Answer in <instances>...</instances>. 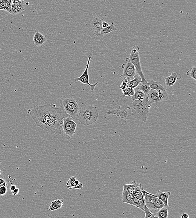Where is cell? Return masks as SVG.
I'll return each instance as SVG.
<instances>
[{"instance_id": "7402d4cb", "label": "cell", "mask_w": 196, "mask_h": 218, "mask_svg": "<svg viewBox=\"0 0 196 218\" xmlns=\"http://www.w3.org/2000/svg\"><path fill=\"white\" fill-rule=\"evenodd\" d=\"M136 88L140 90L147 95H148L151 89V88L150 87L148 82L146 80L145 81H141Z\"/></svg>"}, {"instance_id": "e575fe53", "label": "cell", "mask_w": 196, "mask_h": 218, "mask_svg": "<svg viewBox=\"0 0 196 218\" xmlns=\"http://www.w3.org/2000/svg\"><path fill=\"white\" fill-rule=\"evenodd\" d=\"M129 79L127 77L124 78V79L123 80V81H122L121 83V85H120V87H119L120 89H121L122 90L124 89L125 88H126V86L127 84L129 83Z\"/></svg>"}, {"instance_id": "7a4b0ae2", "label": "cell", "mask_w": 196, "mask_h": 218, "mask_svg": "<svg viewBox=\"0 0 196 218\" xmlns=\"http://www.w3.org/2000/svg\"><path fill=\"white\" fill-rule=\"evenodd\" d=\"M152 104L151 101L148 100V95L143 99L132 101L131 105V115H133L137 120L146 123L149 109Z\"/></svg>"}, {"instance_id": "52a82bcc", "label": "cell", "mask_w": 196, "mask_h": 218, "mask_svg": "<svg viewBox=\"0 0 196 218\" xmlns=\"http://www.w3.org/2000/svg\"><path fill=\"white\" fill-rule=\"evenodd\" d=\"M107 114L108 115H116V117H119L126 121L129 120L131 114V106L122 104L116 109L108 110Z\"/></svg>"}, {"instance_id": "836d02e7", "label": "cell", "mask_w": 196, "mask_h": 218, "mask_svg": "<svg viewBox=\"0 0 196 218\" xmlns=\"http://www.w3.org/2000/svg\"><path fill=\"white\" fill-rule=\"evenodd\" d=\"M187 75L188 76L190 77L195 80H196V68L195 66H192L188 70L187 72Z\"/></svg>"}, {"instance_id": "d6986e66", "label": "cell", "mask_w": 196, "mask_h": 218, "mask_svg": "<svg viewBox=\"0 0 196 218\" xmlns=\"http://www.w3.org/2000/svg\"><path fill=\"white\" fill-rule=\"evenodd\" d=\"M148 100L150 101L152 104L159 101L158 91L156 90L151 89L148 94Z\"/></svg>"}, {"instance_id": "484cf974", "label": "cell", "mask_w": 196, "mask_h": 218, "mask_svg": "<svg viewBox=\"0 0 196 218\" xmlns=\"http://www.w3.org/2000/svg\"><path fill=\"white\" fill-rule=\"evenodd\" d=\"M143 188L141 184V183H137L135 189L134 194L138 197L139 199L141 200L142 201H144V196L143 192Z\"/></svg>"}, {"instance_id": "5b68a950", "label": "cell", "mask_w": 196, "mask_h": 218, "mask_svg": "<svg viewBox=\"0 0 196 218\" xmlns=\"http://www.w3.org/2000/svg\"><path fill=\"white\" fill-rule=\"evenodd\" d=\"M62 106L65 111L74 120L77 119L78 115L80 110L79 104L72 97H65L62 99Z\"/></svg>"}, {"instance_id": "9a60e30c", "label": "cell", "mask_w": 196, "mask_h": 218, "mask_svg": "<svg viewBox=\"0 0 196 218\" xmlns=\"http://www.w3.org/2000/svg\"><path fill=\"white\" fill-rule=\"evenodd\" d=\"M182 76L180 74L172 72L171 76L164 78L166 86L170 87L174 85L177 80H180Z\"/></svg>"}, {"instance_id": "9c48e42d", "label": "cell", "mask_w": 196, "mask_h": 218, "mask_svg": "<svg viewBox=\"0 0 196 218\" xmlns=\"http://www.w3.org/2000/svg\"><path fill=\"white\" fill-rule=\"evenodd\" d=\"M92 55H89L88 57V60H87V63L86 65L85 69L83 73L79 77L76 78L74 79L75 82H80L81 83L84 84L88 85L90 87V91L91 92H94V89L95 86L97 85L98 82H96L94 84H91L89 83V74L88 69L89 66V63H90V60L92 59Z\"/></svg>"}, {"instance_id": "3957f363", "label": "cell", "mask_w": 196, "mask_h": 218, "mask_svg": "<svg viewBox=\"0 0 196 218\" xmlns=\"http://www.w3.org/2000/svg\"><path fill=\"white\" fill-rule=\"evenodd\" d=\"M98 115L99 111L96 106L86 105L80 110L77 119L82 125L87 126L95 123L98 119Z\"/></svg>"}, {"instance_id": "5bb4252c", "label": "cell", "mask_w": 196, "mask_h": 218, "mask_svg": "<svg viewBox=\"0 0 196 218\" xmlns=\"http://www.w3.org/2000/svg\"><path fill=\"white\" fill-rule=\"evenodd\" d=\"M33 42L34 45L38 47H43L47 42L44 35L39 31L36 32L33 36Z\"/></svg>"}, {"instance_id": "ac0fdd59", "label": "cell", "mask_w": 196, "mask_h": 218, "mask_svg": "<svg viewBox=\"0 0 196 218\" xmlns=\"http://www.w3.org/2000/svg\"><path fill=\"white\" fill-rule=\"evenodd\" d=\"M63 201L61 199H56L51 202V205L48 210L51 211H55V210L61 209L63 206Z\"/></svg>"}, {"instance_id": "7bdbcfd3", "label": "cell", "mask_w": 196, "mask_h": 218, "mask_svg": "<svg viewBox=\"0 0 196 218\" xmlns=\"http://www.w3.org/2000/svg\"><path fill=\"white\" fill-rule=\"evenodd\" d=\"M5 0H0V3H3L4 1Z\"/></svg>"}, {"instance_id": "603a6c76", "label": "cell", "mask_w": 196, "mask_h": 218, "mask_svg": "<svg viewBox=\"0 0 196 218\" xmlns=\"http://www.w3.org/2000/svg\"><path fill=\"white\" fill-rule=\"evenodd\" d=\"M123 96H132L134 93V89L133 86L129 83L127 84L124 89L122 90Z\"/></svg>"}, {"instance_id": "4316f807", "label": "cell", "mask_w": 196, "mask_h": 218, "mask_svg": "<svg viewBox=\"0 0 196 218\" xmlns=\"http://www.w3.org/2000/svg\"><path fill=\"white\" fill-rule=\"evenodd\" d=\"M137 183L136 181H134L131 182V184H123V187H124L123 189L126 190L129 193L134 194L135 189Z\"/></svg>"}, {"instance_id": "44dd1931", "label": "cell", "mask_w": 196, "mask_h": 218, "mask_svg": "<svg viewBox=\"0 0 196 218\" xmlns=\"http://www.w3.org/2000/svg\"><path fill=\"white\" fill-rule=\"evenodd\" d=\"M134 89V95L131 96V99L133 101L143 99L148 95L137 88H135Z\"/></svg>"}, {"instance_id": "f1b7e54d", "label": "cell", "mask_w": 196, "mask_h": 218, "mask_svg": "<svg viewBox=\"0 0 196 218\" xmlns=\"http://www.w3.org/2000/svg\"><path fill=\"white\" fill-rule=\"evenodd\" d=\"M118 30V29L114 26L113 23L112 22L110 25L108 26L106 28H102L100 33V35H104L113 32V31H116Z\"/></svg>"}, {"instance_id": "1f68e13d", "label": "cell", "mask_w": 196, "mask_h": 218, "mask_svg": "<svg viewBox=\"0 0 196 218\" xmlns=\"http://www.w3.org/2000/svg\"><path fill=\"white\" fill-rule=\"evenodd\" d=\"M144 212H145V218H156L154 214L152 212V211L148 209L145 204L144 206Z\"/></svg>"}, {"instance_id": "cb8c5ba5", "label": "cell", "mask_w": 196, "mask_h": 218, "mask_svg": "<svg viewBox=\"0 0 196 218\" xmlns=\"http://www.w3.org/2000/svg\"><path fill=\"white\" fill-rule=\"evenodd\" d=\"M144 201H142L137 197L134 194L133 198V206L140 209L142 211H144Z\"/></svg>"}, {"instance_id": "4fadbf2b", "label": "cell", "mask_w": 196, "mask_h": 218, "mask_svg": "<svg viewBox=\"0 0 196 218\" xmlns=\"http://www.w3.org/2000/svg\"><path fill=\"white\" fill-rule=\"evenodd\" d=\"M24 10V1L13 0V3L9 12L10 13L13 14H18Z\"/></svg>"}, {"instance_id": "f546056e", "label": "cell", "mask_w": 196, "mask_h": 218, "mask_svg": "<svg viewBox=\"0 0 196 218\" xmlns=\"http://www.w3.org/2000/svg\"><path fill=\"white\" fill-rule=\"evenodd\" d=\"M77 179L76 177L72 176L68 181L66 182V185L67 188L69 189L70 190H71L73 188H74L75 186V181Z\"/></svg>"}, {"instance_id": "d4e9b609", "label": "cell", "mask_w": 196, "mask_h": 218, "mask_svg": "<svg viewBox=\"0 0 196 218\" xmlns=\"http://www.w3.org/2000/svg\"><path fill=\"white\" fill-rule=\"evenodd\" d=\"M156 218H167L168 217V210L166 207H163L162 209L158 210L155 214Z\"/></svg>"}, {"instance_id": "d590c367", "label": "cell", "mask_w": 196, "mask_h": 218, "mask_svg": "<svg viewBox=\"0 0 196 218\" xmlns=\"http://www.w3.org/2000/svg\"><path fill=\"white\" fill-rule=\"evenodd\" d=\"M7 193V187H0V195L5 196Z\"/></svg>"}, {"instance_id": "f6af8a7d", "label": "cell", "mask_w": 196, "mask_h": 218, "mask_svg": "<svg viewBox=\"0 0 196 218\" xmlns=\"http://www.w3.org/2000/svg\"><path fill=\"white\" fill-rule=\"evenodd\" d=\"M19 1H24V0H19Z\"/></svg>"}, {"instance_id": "30bf717a", "label": "cell", "mask_w": 196, "mask_h": 218, "mask_svg": "<svg viewBox=\"0 0 196 218\" xmlns=\"http://www.w3.org/2000/svg\"><path fill=\"white\" fill-rule=\"evenodd\" d=\"M126 63L122 65L123 72L121 76V78H124L127 77L129 80L133 79L136 73L135 68L133 64L130 61L129 58H126Z\"/></svg>"}, {"instance_id": "83f0119b", "label": "cell", "mask_w": 196, "mask_h": 218, "mask_svg": "<svg viewBox=\"0 0 196 218\" xmlns=\"http://www.w3.org/2000/svg\"><path fill=\"white\" fill-rule=\"evenodd\" d=\"M142 81V79L137 73H136L134 78L132 80H129V83L133 86L134 89L137 87L139 84Z\"/></svg>"}, {"instance_id": "ba28073f", "label": "cell", "mask_w": 196, "mask_h": 218, "mask_svg": "<svg viewBox=\"0 0 196 218\" xmlns=\"http://www.w3.org/2000/svg\"><path fill=\"white\" fill-rule=\"evenodd\" d=\"M62 121L63 130L69 139L75 134L77 125L70 117H65Z\"/></svg>"}, {"instance_id": "60d3db41", "label": "cell", "mask_w": 196, "mask_h": 218, "mask_svg": "<svg viewBox=\"0 0 196 218\" xmlns=\"http://www.w3.org/2000/svg\"><path fill=\"white\" fill-rule=\"evenodd\" d=\"M16 186L15 185H14V184H13V185H12L11 186L10 190L12 191H13V190H14V189H16Z\"/></svg>"}, {"instance_id": "4dcf8cb0", "label": "cell", "mask_w": 196, "mask_h": 218, "mask_svg": "<svg viewBox=\"0 0 196 218\" xmlns=\"http://www.w3.org/2000/svg\"><path fill=\"white\" fill-rule=\"evenodd\" d=\"M159 101H164L168 98V94L166 90H158Z\"/></svg>"}, {"instance_id": "ab89813d", "label": "cell", "mask_w": 196, "mask_h": 218, "mask_svg": "<svg viewBox=\"0 0 196 218\" xmlns=\"http://www.w3.org/2000/svg\"><path fill=\"white\" fill-rule=\"evenodd\" d=\"M8 186V183L7 182H6V181H5V182H3L2 184H1V185H0V187H7Z\"/></svg>"}, {"instance_id": "ffe728a7", "label": "cell", "mask_w": 196, "mask_h": 218, "mask_svg": "<svg viewBox=\"0 0 196 218\" xmlns=\"http://www.w3.org/2000/svg\"><path fill=\"white\" fill-rule=\"evenodd\" d=\"M150 87L151 89L156 90H166V89L164 86L161 85L160 82L155 81L152 80H150L148 82Z\"/></svg>"}, {"instance_id": "ee69618b", "label": "cell", "mask_w": 196, "mask_h": 218, "mask_svg": "<svg viewBox=\"0 0 196 218\" xmlns=\"http://www.w3.org/2000/svg\"><path fill=\"white\" fill-rule=\"evenodd\" d=\"M1 173H2L1 171L0 170V175H1Z\"/></svg>"}, {"instance_id": "74e56055", "label": "cell", "mask_w": 196, "mask_h": 218, "mask_svg": "<svg viewBox=\"0 0 196 218\" xmlns=\"http://www.w3.org/2000/svg\"><path fill=\"white\" fill-rule=\"evenodd\" d=\"M108 26H109V24H108V23L103 21L102 23V28H106V27H108Z\"/></svg>"}, {"instance_id": "b9f144b4", "label": "cell", "mask_w": 196, "mask_h": 218, "mask_svg": "<svg viewBox=\"0 0 196 218\" xmlns=\"http://www.w3.org/2000/svg\"><path fill=\"white\" fill-rule=\"evenodd\" d=\"M6 181L5 179H4V178H0V185H1V184H2L3 182H5V181Z\"/></svg>"}, {"instance_id": "277c9868", "label": "cell", "mask_w": 196, "mask_h": 218, "mask_svg": "<svg viewBox=\"0 0 196 218\" xmlns=\"http://www.w3.org/2000/svg\"><path fill=\"white\" fill-rule=\"evenodd\" d=\"M68 117H70L69 115L67 114L64 108L52 118V120L42 129L47 133H52L59 136L62 134L61 123L63 118Z\"/></svg>"}, {"instance_id": "2e32d148", "label": "cell", "mask_w": 196, "mask_h": 218, "mask_svg": "<svg viewBox=\"0 0 196 218\" xmlns=\"http://www.w3.org/2000/svg\"><path fill=\"white\" fill-rule=\"evenodd\" d=\"M170 195H171V192L169 191L163 192L160 190H158L156 196L157 198L163 201L165 207H168V199Z\"/></svg>"}, {"instance_id": "8992f818", "label": "cell", "mask_w": 196, "mask_h": 218, "mask_svg": "<svg viewBox=\"0 0 196 218\" xmlns=\"http://www.w3.org/2000/svg\"><path fill=\"white\" fill-rule=\"evenodd\" d=\"M138 47H134L131 50L129 60L133 64L136 69V72L140 76L142 79V81H146L145 76L144 75L141 66L140 59Z\"/></svg>"}, {"instance_id": "6da1fadb", "label": "cell", "mask_w": 196, "mask_h": 218, "mask_svg": "<svg viewBox=\"0 0 196 218\" xmlns=\"http://www.w3.org/2000/svg\"><path fill=\"white\" fill-rule=\"evenodd\" d=\"M63 109L62 106L56 108L50 104L35 105L32 109H28L27 113L34 120L36 126L42 129L52 118Z\"/></svg>"}, {"instance_id": "7c38bea8", "label": "cell", "mask_w": 196, "mask_h": 218, "mask_svg": "<svg viewBox=\"0 0 196 218\" xmlns=\"http://www.w3.org/2000/svg\"><path fill=\"white\" fill-rule=\"evenodd\" d=\"M103 21L98 17L94 16L91 24V31L92 35L99 37L102 29V23Z\"/></svg>"}, {"instance_id": "8d00e7d4", "label": "cell", "mask_w": 196, "mask_h": 218, "mask_svg": "<svg viewBox=\"0 0 196 218\" xmlns=\"http://www.w3.org/2000/svg\"><path fill=\"white\" fill-rule=\"evenodd\" d=\"M20 190L19 188L16 187V189H15L14 190L12 191V193L13 195V196H16L18 195V193H19Z\"/></svg>"}, {"instance_id": "d6a6232c", "label": "cell", "mask_w": 196, "mask_h": 218, "mask_svg": "<svg viewBox=\"0 0 196 218\" xmlns=\"http://www.w3.org/2000/svg\"><path fill=\"white\" fill-rule=\"evenodd\" d=\"M164 207H165V206H164V204L163 201L160 200V199L156 198L154 202V207L155 209L158 210L162 209Z\"/></svg>"}, {"instance_id": "f35d334b", "label": "cell", "mask_w": 196, "mask_h": 218, "mask_svg": "<svg viewBox=\"0 0 196 218\" xmlns=\"http://www.w3.org/2000/svg\"><path fill=\"white\" fill-rule=\"evenodd\" d=\"M181 218H189V216L187 213H183L181 215Z\"/></svg>"}, {"instance_id": "8fae6325", "label": "cell", "mask_w": 196, "mask_h": 218, "mask_svg": "<svg viewBox=\"0 0 196 218\" xmlns=\"http://www.w3.org/2000/svg\"><path fill=\"white\" fill-rule=\"evenodd\" d=\"M144 196V201L145 204L146 205L147 207L150 209L153 214H155L156 213L158 210H156L155 209L154 202L156 199V195L151 194L148 193L146 190L143 189V190Z\"/></svg>"}, {"instance_id": "e0dca14e", "label": "cell", "mask_w": 196, "mask_h": 218, "mask_svg": "<svg viewBox=\"0 0 196 218\" xmlns=\"http://www.w3.org/2000/svg\"><path fill=\"white\" fill-rule=\"evenodd\" d=\"M133 198H134V194L129 193L126 190L123 189L122 193V202L123 203H126V204L132 205Z\"/></svg>"}]
</instances>
